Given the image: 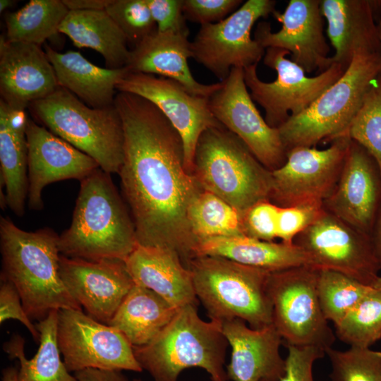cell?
Here are the masks:
<instances>
[{"instance_id":"1","label":"cell","mask_w":381,"mask_h":381,"mask_svg":"<svg viewBox=\"0 0 381 381\" xmlns=\"http://www.w3.org/2000/svg\"><path fill=\"white\" fill-rule=\"evenodd\" d=\"M114 106L124 135L118 174L138 244L173 250L186 266L198 243L188 211L202 190L186 169L182 138L162 111L141 96L119 92Z\"/></svg>"},{"instance_id":"2","label":"cell","mask_w":381,"mask_h":381,"mask_svg":"<svg viewBox=\"0 0 381 381\" xmlns=\"http://www.w3.org/2000/svg\"><path fill=\"white\" fill-rule=\"evenodd\" d=\"M80 181L72 221L59 238L62 255L125 261L138 245L135 228L110 174L97 168Z\"/></svg>"},{"instance_id":"3","label":"cell","mask_w":381,"mask_h":381,"mask_svg":"<svg viewBox=\"0 0 381 381\" xmlns=\"http://www.w3.org/2000/svg\"><path fill=\"white\" fill-rule=\"evenodd\" d=\"M59 238L52 229L25 231L1 217V277L16 289L31 319L41 320L53 310H82L60 276Z\"/></svg>"},{"instance_id":"4","label":"cell","mask_w":381,"mask_h":381,"mask_svg":"<svg viewBox=\"0 0 381 381\" xmlns=\"http://www.w3.org/2000/svg\"><path fill=\"white\" fill-rule=\"evenodd\" d=\"M229 343L218 320L205 321L197 305L180 308L169 324L148 344L133 347L143 370L155 381H178L187 368L205 370L212 381H227L224 369Z\"/></svg>"},{"instance_id":"5","label":"cell","mask_w":381,"mask_h":381,"mask_svg":"<svg viewBox=\"0 0 381 381\" xmlns=\"http://www.w3.org/2000/svg\"><path fill=\"white\" fill-rule=\"evenodd\" d=\"M192 174L202 190L242 214L257 202L270 200L272 190V171L222 125L209 128L200 136Z\"/></svg>"},{"instance_id":"6","label":"cell","mask_w":381,"mask_h":381,"mask_svg":"<svg viewBox=\"0 0 381 381\" xmlns=\"http://www.w3.org/2000/svg\"><path fill=\"white\" fill-rule=\"evenodd\" d=\"M195 293L210 320L240 319L253 329L272 324L268 291L270 272L217 256H196L188 261Z\"/></svg>"},{"instance_id":"7","label":"cell","mask_w":381,"mask_h":381,"mask_svg":"<svg viewBox=\"0 0 381 381\" xmlns=\"http://www.w3.org/2000/svg\"><path fill=\"white\" fill-rule=\"evenodd\" d=\"M381 73V52L354 56L343 75L306 109L278 128L286 150L315 147L348 136L349 128L372 83Z\"/></svg>"},{"instance_id":"8","label":"cell","mask_w":381,"mask_h":381,"mask_svg":"<svg viewBox=\"0 0 381 381\" xmlns=\"http://www.w3.org/2000/svg\"><path fill=\"white\" fill-rule=\"evenodd\" d=\"M29 107L44 127L92 157L104 171L119 173L124 158V135L114 103L92 108L59 86Z\"/></svg>"},{"instance_id":"9","label":"cell","mask_w":381,"mask_h":381,"mask_svg":"<svg viewBox=\"0 0 381 381\" xmlns=\"http://www.w3.org/2000/svg\"><path fill=\"white\" fill-rule=\"evenodd\" d=\"M318 269L301 266L270 272L268 291L272 324L286 344L331 348L335 334L322 312L318 296Z\"/></svg>"},{"instance_id":"10","label":"cell","mask_w":381,"mask_h":381,"mask_svg":"<svg viewBox=\"0 0 381 381\" xmlns=\"http://www.w3.org/2000/svg\"><path fill=\"white\" fill-rule=\"evenodd\" d=\"M287 54L289 52L284 49H265L263 62L277 73L272 82H264L258 78V65L243 69L245 83L253 100L265 109L267 124L276 128L290 116L306 109L345 71L341 65L334 63L318 75L308 77L300 66L286 57Z\"/></svg>"},{"instance_id":"11","label":"cell","mask_w":381,"mask_h":381,"mask_svg":"<svg viewBox=\"0 0 381 381\" xmlns=\"http://www.w3.org/2000/svg\"><path fill=\"white\" fill-rule=\"evenodd\" d=\"M275 5L273 0H248L224 20L201 25L191 42L192 58L219 82L234 67L258 65L265 49L251 37V30L258 20L273 14Z\"/></svg>"},{"instance_id":"12","label":"cell","mask_w":381,"mask_h":381,"mask_svg":"<svg viewBox=\"0 0 381 381\" xmlns=\"http://www.w3.org/2000/svg\"><path fill=\"white\" fill-rule=\"evenodd\" d=\"M57 343L65 365L74 373L90 368L143 371L126 337L83 310H58Z\"/></svg>"},{"instance_id":"13","label":"cell","mask_w":381,"mask_h":381,"mask_svg":"<svg viewBox=\"0 0 381 381\" xmlns=\"http://www.w3.org/2000/svg\"><path fill=\"white\" fill-rule=\"evenodd\" d=\"M293 243L308 256L310 265L344 274L372 286L380 270L370 236L325 209L295 237Z\"/></svg>"},{"instance_id":"14","label":"cell","mask_w":381,"mask_h":381,"mask_svg":"<svg viewBox=\"0 0 381 381\" xmlns=\"http://www.w3.org/2000/svg\"><path fill=\"white\" fill-rule=\"evenodd\" d=\"M350 141L343 136L323 150L296 147L289 150L284 164L272 171L270 201L280 207L323 203L338 182Z\"/></svg>"},{"instance_id":"15","label":"cell","mask_w":381,"mask_h":381,"mask_svg":"<svg viewBox=\"0 0 381 381\" xmlns=\"http://www.w3.org/2000/svg\"><path fill=\"white\" fill-rule=\"evenodd\" d=\"M221 87L209 97L216 119L238 136L257 159L271 171L286 159L278 128L270 126L247 90L243 68H232Z\"/></svg>"},{"instance_id":"16","label":"cell","mask_w":381,"mask_h":381,"mask_svg":"<svg viewBox=\"0 0 381 381\" xmlns=\"http://www.w3.org/2000/svg\"><path fill=\"white\" fill-rule=\"evenodd\" d=\"M116 90L141 96L162 111L182 138L185 167L193 174L200 136L206 129L222 125L210 109L209 98L191 94L174 80L128 71L117 83Z\"/></svg>"},{"instance_id":"17","label":"cell","mask_w":381,"mask_h":381,"mask_svg":"<svg viewBox=\"0 0 381 381\" xmlns=\"http://www.w3.org/2000/svg\"><path fill=\"white\" fill-rule=\"evenodd\" d=\"M321 0H290L283 13L275 11L274 17L282 28L272 32L271 25L260 21L254 40L264 49L277 47L288 51L291 60L306 73L326 71L332 64L330 48L324 35Z\"/></svg>"},{"instance_id":"18","label":"cell","mask_w":381,"mask_h":381,"mask_svg":"<svg viewBox=\"0 0 381 381\" xmlns=\"http://www.w3.org/2000/svg\"><path fill=\"white\" fill-rule=\"evenodd\" d=\"M59 272L75 301L87 315L104 324L135 284L121 260L92 261L61 254Z\"/></svg>"},{"instance_id":"19","label":"cell","mask_w":381,"mask_h":381,"mask_svg":"<svg viewBox=\"0 0 381 381\" xmlns=\"http://www.w3.org/2000/svg\"><path fill=\"white\" fill-rule=\"evenodd\" d=\"M381 205V174L373 157L351 139L343 169L324 208L370 236Z\"/></svg>"},{"instance_id":"20","label":"cell","mask_w":381,"mask_h":381,"mask_svg":"<svg viewBox=\"0 0 381 381\" xmlns=\"http://www.w3.org/2000/svg\"><path fill=\"white\" fill-rule=\"evenodd\" d=\"M25 133L31 210L43 208L42 191L47 185L66 179L81 181L99 167L92 157L30 118Z\"/></svg>"},{"instance_id":"21","label":"cell","mask_w":381,"mask_h":381,"mask_svg":"<svg viewBox=\"0 0 381 381\" xmlns=\"http://www.w3.org/2000/svg\"><path fill=\"white\" fill-rule=\"evenodd\" d=\"M59 87L54 68L41 46L0 37L1 99L25 109Z\"/></svg>"},{"instance_id":"22","label":"cell","mask_w":381,"mask_h":381,"mask_svg":"<svg viewBox=\"0 0 381 381\" xmlns=\"http://www.w3.org/2000/svg\"><path fill=\"white\" fill-rule=\"evenodd\" d=\"M320 10L334 49L332 64H338L346 71L356 54L381 52L377 25L381 1L321 0Z\"/></svg>"},{"instance_id":"23","label":"cell","mask_w":381,"mask_h":381,"mask_svg":"<svg viewBox=\"0 0 381 381\" xmlns=\"http://www.w3.org/2000/svg\"><path fill=\"white\" fill-rule=\"evenodd\" d=\"M222 332L231 349L226 370L232 381H278L286 369L279 353L283 341L273 324L253 329L240 319L224 321Z\"/></svg>"},{"instance_id":"24","label":"cell","mask_w":381,"mask_h":381,"mask_svg":"<svg viewBox=\"0 0 381 381\" xmlns=\"http://www.w3.org/2000/svg\"><path fill=\"white\" fill-rule=\"evenodd\" d=\"M188 34L155 32L131 50L126 68L130 72L153 74L174 80L191 94L209 98L221 82L205 85L192 75L188 59L192 57Z\"/></svg>"},{"instance_id":"25","label":"cell","mask_w":381,"mask_h":381,"mask_svg":"<svg viewBox=\"0 0 381 381\" xmlns=\"http://www.w3.org/2000/svg\"><path fill=\"white\" fill-rule=\"evenodd\" d=\"M124 262L135 284L153 291L176 308L197 305L191 272L176 251L138 244Z\"/></svg>"},{"instance_id":"26","label":"cell","mask_w":381,"mask_h":381,"mask_svg":"<svg viewBox=\"0 0 381 381\" xmlns=\"http://www.w3.org/2000/svg\"><path fill=\"white\" fill-rule=\"evenodd\" d=\"M44 51L59 87L68 90L90 107L114 105L116 85L128 72L126 67L101 68L92 64L79 52L60 53L47 44Z\"/></svg>"},{"instance_id":"27","label":"cell","mask_w":381,"mask_h":381,"mask_svg":"<svg viewBox=\"0 0 381 381\" xmlns=\"http://www.w3.org/2000/svg\"><path fill=\"white\" fill-rule=\"evenodd\" d=\"M28 119L25 109L0 99L1 186L6 188V206L18 217L25 212L28 195Z\"/></svg>"},{"instance_id":"28","label":"cell","mask_w":381,"mask_h":381,"mask_svg":"<svg viewBox=\"0 0 381 381\" xmlns=\"http://www.w3.org/2000/svg\"><path fill=\"white\" fill-rule=\"evenodd\" d=\"M194 255L222 257L268 272L311 266L307 254L294 243L261 241L244 235L200 241Z\"/></svg>"},{"instance_id":"29","label":"cell","mask_w":381,"mask_h":381,"mask_svg":"<svg viewBox=\"0 0 381 381\" xmlns=\"http://www.w3.org/2000/svg\"><path fill=\"white\" fill-rule=\"evenodd\" d=\"M78 48L87 47L99 52L107 68H125L131 50L128 40L105 10H72L59 27Z\"/></svg>"},{"instance_id":"30","label":"cell","mask_w":381,"mask_h":381,"mask_svg":"<svg viewBox=\"0 0 381 381\" xmlns=\"http://www.w3.org/2000/svg\"><path fill=\"white\" fill-rule=\"evenodd\" d=\"M179 309L153 291L134 284L107 325L120 331L133 347L143 346L169 324Z\"/></svg>"},{"instance_id":"31","label":"cell","mask_w":381,"mask_h":381,"mask_svg":"<svg viewBox=\"0 0 381 381\" xmlns=\"http://www.w3.org/2000/svg\"><path fill=\"white\" fill-rule=\"evenodd\" d=\"M36 325L40 334L37 352L32 358L25 354V339L14 334L4 346L11 358L20 363L18 381H78L65 365L57 343L58 310H53Z\"/></svg>"},{"instance_id":"32","label":"cell","mask_w":381,"mask_h":381,"mask_svg":"<svg viewBox=\"0 0 381 381\" xmlns=\"http://www.w3.org/2000/svg\"><path fill=\"white\" fill-rule=\"evenodd\" d=\"M69 12L63 0H31L20 9L5 16L8 41L41 46L59 32Z\"/></svg>"},{"instance_id":"33","label":"cell","mask_w":381,"mask_h":381,"mask_svg":"<svg viewBox=\"0 0 381 381\" xmlns=\"http://www.w3.org/2000/svg\"><path fill=\"white\" fill-rule=\"evenodd\" d=\"M188 219L198 243L212 238L244 235L242 213L206 190H202L191 202Z\"/></svg>"},{"instance_id":"34","label":"cell","mask_w":381,"mask_h":381,"mask_svg":"<svg viewBox=\"0 0 381 381\" xmlns=\"http://www.w3.org/2000/svg\"><path fill=\"white\" fill-rule=\"evenodd\" d=\"M372 287L337 272L318 270V296L325 318L337 325Z\"/></svg>"},{"instance_id":"35","label":"cell","mask_w":381,"mask_h":381,"mask_svg":"<svg viewBox=\"0 0 381 381\" xmlns=\"http://www.w3.org/2000/svg\"><path fill=\"white\" fill-rule=\"evenodd\" d=\"M335 335L350 346L370 347L381 338V289L368 293L334 326Z\"/></svg>"},{"instance_id":"36","label":"cell","mask_w":381,"mask_h":381,"mask_svg":"<svg viewBox=\"0 0 381 381\" xmlns=\"http://www.w3.org/2000/svg\"><path fill=\"white\" fill-rule=\"evenodd\" d=\"M347 135L373 157L381 174V73L372 83Z\"/></svg>"},{"instance_id":"37","label":"cell","mask_w":381,"mask_h":381,"mask_svg":"<svg viewBox=\"0 0 381 381\" xmlns=\"http://www.w3.org/2000/svg\"><path fill=\"white\" fill-rule=\"evenodd\" d=\"M331 363V381H381V352L370 347L325 351Z\"/></svg>"},{"instance_id":"38","label":"cell","mask_w":381,"mask_h":381,"mask_svg":"<svg viewBox=\"0 0 381 381\" xmlns=\"http://www.w3.org/2000/svg\"><path fill=\"white\" fill-rule=\"evenodd\" d=\"M105 11L134 46L157 31L147 0H110Z\"/></svg>"},{"instance_id":"39","label":"cell","mask_w":381,"mask_h":381,"mask_svg":"<svg viewBox=\"0 0 381 381\" xmlns=\"http://www.w3.org/2000/svg\"><path fill=\"white\" fill-rule=\"evenodd\" d=\"M324 212L322 202H306L279 207L277 238L282 242L293 243L295 237L313 224Z\"/></svg>"},{"instance_id":"40","label":"cell","mask_w":381,"mask_h":381,"mask_svg":"<svg viewBox=\"0 0 381 381\" xmlns=\"http://www.w3.org/2000/svg\"><path fill=\"white\" fill-rule=\"evenodd\" d=\"M279 206L270 200L255 203L242 214L244 236L273 241L277 238Z\"/></svg>"},{"instance_id":"41","label":"cell","mask_w":381,"mask_h":381,"mask_svg":"<svg viewBox=\"0 0 381 381\" xmlns=\"http://www.w3.org/2000/svg\"><path fill=\"white\" fill-rule=\"evenodd\" d=\"M241 0H183L186 20L202 25L218 23L233 12Z\"/></svg>"},{"instance_id":"42","label":"cell","mask_w":381,"mask_h":381,"mask_svg":"<svg viewBox=\"0 0 381 381\" xmlns=\"http://www.w3.org/2000/svg\"><path fill=\"white\" fill-rule=\"evenodd\" d=\"M288 354L285 359L284 376L278 381H314V363L323 358L325 352L315 346H299L286 344Z\"/></svg>"},{"instance_id":"43","label":"cell","mask_w":381,"mask_h":381,"mask_svg":"<svg viewBox=\"0 0 381 381\" xmlns=\"http://www.w3.org/2000/svg\"><path fill=\"white\" fill-rule=\"evenodd\" d=\"M10 319L21 322L32 338L40 341V334L26 313L18 291L11 282L1 277L0 323Z\"/></svg>"},{"instance_id":"44","label":"cell","mask_w":381,"mask_h":381,"mask_svg":"<svg viewBox=\"0 0 381 381\" xmlns=\"http://www.w3.org/2000/svg\"><path fill=\"white\" fill-rule=\"evenodd\" d=\"M159 32L188 34L183 13V0H147Z\"/></svg>"},{"instance_id":"45","label":"cell","mask_w":381,"mask_h":381,"mask_svg":"<svg viewBox=\"0 0 381 381\" xmlns=\"http://www.w3.org/2000/svg\"><path fill=\"white\" fill-rule=\"evenodd\" d=\"M78 381H128L121 370L85 369L74 373Z\"/></svg>"},{"instance_id":"46","label":"cell","mask_w":381,"mask_h":381,"mask_svg":"<svg viewBox=\"0 0 381 381\" xmlns=\"http://www.w3.org/2000/svg\"><path fill=\"white\" fill-rule=\"evenodd\" d=\"M110 0H63L69 9L72 10H105Z\"/></svg>"},{"instance_id":"47","label":"cell","mask_w":381,"mask_h":381,"mask_svg":"<svg viewBox=\"0 0 381 381\" xmlns=\"http://www.w3.org/2000/svg\"><path fill=\"white\" fill-rule=\"evenodd\" d=\"M370 238L381 270V205L370 234Z\"/></svg>"},{"instance_id":"48","label":"cell","mask_w":381,"mask_h":381,"mask_svg":"<svg viewBox=\"0 0 381 381\" xmlns=\"http://www.w3.org/2000/svg\"><path fill=\"white\" fill-rule=\"evenodd\" d=\"M1 381H18L17 368L10 366L2 370Z\"/></svg>"},{"instance_id":"49","label":"cell","mask_w":381,"mask_h":381,"mask_svg":"<svg viewBox=\"0 0 381 381\" xmlns=\"http://www.w3.org/2000/svg\"><path fill=\"white\" fill-rule=\"evenodd\" d=\"M14 3L11 0H1L0 1V12H4L6 9L8 8Z\"/></svg>"},{"instance_id":"50","label":"cell","mask_w":381,"mask_h":381,"mask_svg":"<svg viewBox=\"0 0 381 381\" xmlns=\"http://www.w3.org/2000/svg\"><path fill=\"white\" fill-rule=\"evenodd\" d=\"M373 287L381 289V276H379L374 282Z\"/></svg>"},{"instance_id":"51","label":"cell","mask_w":381,"mask_h":381,"mask_svg":"<svg viewBox=\"0 0 381 381\" xmlns=\"http://www.w3.org/2000/svg\"><path fill=\"white\" fill-rule=\"evenodd\" d=\"M377 25H378V30H379L380 42H381V20L379 21Z\"/></svg>"},{"instance_id":"52","label":"cell","mask_w":381,"mask_h":381,"mask_svg":"<svg viewBox=\"0 0 381 381\" xmlns=\"http://www.w3.org/2000/svg\"><path fill=\"white\" fill-rule=\"evenodd\" d=\"M133 381H142L141 380H139V379H135L133 380Z\"/></svg>"}]
</instances>
